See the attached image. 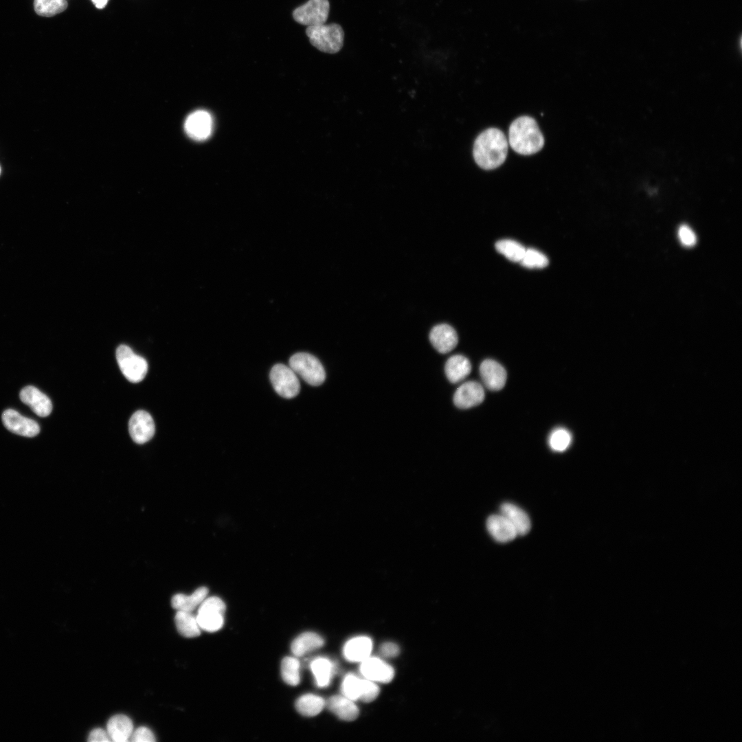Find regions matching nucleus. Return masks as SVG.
Instances as JSON below:
<instances>
[{"mask_svg":"<svg viewBox=\"0 0 742 742\" xmlns=\"http://www.w3.org/2000/svg\"><path fill=\"white\" fill-rule=\"evenodd\" d=\"M311 670L319 687L328 686L335 671L332 662L325 657H317L311 663Z\"/></svg>","mask_w":742,"mask_h":742,"instance_id":"obj_27","label":"nucleus"},{"mask_svg":"<svg viewBox=\"0 0 742 742\" xmlns=\"http://www.w3.org/2000/svg\"><path fill=\"white\" fill-rule=\"evenodd\" d=\"M429 340L438 352L445 354L456 348L458 339L456 331L452 326L441 324L432 328L429 333Z\"/></svg>","mask_w":742,"mask_h":742,"instance_id":"obj_15","label":"nucleus"},{"mask_svg":"<svg viewBox=\"0 0 742 742\" xmlns=\"http://www.w3.org/2000/svg\"><path fill=\"white\" fill-rule=\"evenodd\" d=\"M486 528L490 535L498 542H508L517 536L513 526L501 514L491 515L486 521Z\"/></svg>","mask_w":742,"mask_h":742,"instance_id":"obj_18","label":"nucleus"},{"mask_svg":"<svg viewBox=\"0 0 742 742\" xmlns=\"http://www.w3.org/2000/svg\"><path fill=\"white\" fill-rule=\"evenodd\" d=\"M342 695L352 701L364 702L374 701L379 693V688L374 682L361 679L353 674L347 675L341 684Z\"/></svg>","mask_w":742,"mask_h":742,"instance_id":"obj_7","label":"nucleus"},{"mask_svg":"<svg viewBox=\"0 0 742 742\" xmlns=\"http://www.w3.org/2000/svg\"><path fill=\"white\" fill-rule=\"evenodd\" d=\"M508 146L507 139L502 131L496 128H488L475 140L473 158L482 169L497 168L506 160Z\"/></svg>","mask_w":742,"mask_h":742,"instance_id":"obj_1","label":"nucleus"},{"mask_svg":"<svg viewBox=\"0 0 742 742\" xmlns=\"http://www.w3.org/2000/svg\"><path fill=\"white\" fill-rule=\"evenodd\" d=\"M270 380L275 391L282 397L291 398L300 390V381L294 371L289 366L278 363L271 370Z\"/></svg>","mask_w":742,"mask_h":742,"instance_id":"obj_8","label":"nucleus"},{"mask_svg":"<svg viewBox=\"0 0 742 742\" xmlns=\"http://www.w3.org/2000/svg\"><path fill=\"white\" fill-rule=\"evenodd\" d=\"M225 609V604L220 598H206L199 606L196 616L201 629L214 632L221 629L224 624Z\"/></svg>","mask_w":742,"mask_h":742,"instance_id":"obj_5","label":"nucleus"},{"mask_svg":"<svg viewBox=\"0 0 742 742\" xmlns=\"http://www.w3.org/2000/svg\"><path fill=\"white\" fill-rule=\"evenodd\" d=\"M300 662L293 657H284L281 663V675L283 681L290 686H297L300 682Z\"/></svg>","mask_w":742,"mask_h":742,"instance_id":"obj_30","label":"nucleus"},{"mask_svg":"<svg viewBox=\"0 0 742 742\" xmlns=\"http://www.w3.org/2000/svg\"><path fill=\"white\" fill-rule=\"evenodd\" d=\"M95 4V7L101 9L103 8L107 3L108 0H91Z\"/></svg>","mask_w":742,"mask_h":742,"instance_id":"obj_38","label":"nucleus"},{"mask_svg":"<svg viewBox=\"0 0 742 742\" xmlns=\"http://www.w3.org/2000/svg\"><path fill=\"white\" fill-rule=\"evenodd\" d=\"M178 632L186 638H194L201 634V628L192 612L178 610L175 616Z\"/></svg>","mask_w":742,"mask_h":742,"instance_id":"obj_26","label":"nucleus"},{"mask_svg":"<svg viewBox=\"0 0 742 742\" xmlns=\"http://www.w3.org/2000/svg\"><path fill=\"white\" fill-rule=\"evenodd\" d=\"M508 143L516 153L529 155L543 148L544 138L535 120L524 115L519 117L510 124Z\"/></svg>","mask_w":742,"mask_h":742,"instance_id":"obj_2","label":"nucleus"},{"mask_svg":"<svg viewBox=\"0 0 742 742\" xmlns=\"http://www.w3.org/2000/svg\"><path fill=\"white\" fill-rule=\"evenodd\" d=\"M522 266L529 269H541L548 265V258L541 252L535 249H526L519 262Z\"/></svg>","mask_w":742,"mask_h":742,"instance_id":"obj_33","label":"nucleus"},{"mask_svg":"<svg viewBox=\"0 0 742 742\" xmlns=\"http://www.w3.org/2000/svg\"><path fill=\"white\" fill-rule=\"evenodd\" d=\"M116 359L122 374L129 381L138 383L142 381L148 372V363L144 358L134 353L126 345H120L116 350Z\"/></svg>","mask_w":742,"mask_h":742,"instance_id":"obj_6","label":"nucleus"},{"mask_svg":"<svg viewBox=\"0 0 742 742\" xmlns=\"http://www.w3.org/2000/svg\"><path fill=\"white\" fill-rule=\"evenodd\" d=\"M484 399V390L476 381H467L460 385L453 395L455 405L468 409L480 404Z\"/></svg>","mask_w":742,"mask_h":742,"instance_id":"obj_13","label":"nucleus"},{"mask_svg":"<svg viewBox=\"0 0 742 742\" xmlns=\"http://www.w3.org/2000/svg\"><path fill=\"white\" fill-rule=\"evenodd\" d=\"M306 34L311 45L325 53L335 54L344 44V32L337 23L308 26Z\"/></svg>","mask_w":742,"mask_h":742,"instance_id":"obj_3","label":"nucleus"},{"mask_svg":"<svg viewBox=\"0 0 742 742\" xmlns=\"http://www.w3.org/2000/svg\"><path fill=\"white\" fill-rule=\"evenodd\" d=\"M89 742H109L111 741L106 730L102 728H95L91 731L88 737Z\"/></svg>","mask_w":742,"mask_h":742,"instance_id":"obj_36","label":"nucleus"},{"mask_svg":"<svg viewBox=\"0 0 742 742\" xmlns=\"http://www.w3.org/2000/svg\"><path fill=\"white\" fill-rule=\"evenodd\" d=\"M130 741L133 742H154L156 740L154 734L148 728L141 726L133 730Z\"/></svg>","mask_w":742,"mask_h":742,"instance_id":"obj_34","label":"nucleus"},{"mask_svg":"<svg viewBox=\"0 0 742 742\" xmlns=\"http://www.w3.org/2000/svg\"><path fill=\"white\" fill-rule=\"evenodd\" d=\"M549 445L555 451H563L571 444L572 436L565 429L558 428L554 429L550 435Z\"/></svg>","mask_w":742,"mask_h":742,"instance_id":"obj_32","label":"nucleus"},{"mask_svg":"<svg viewBox=\"0 0 742 742\" xmlns=\"http://www.w3.org/2000/svg\"><path fill=\"white\" fill-rule=\"evenodd\" d=\"M325 706L341 720L353 721L359 715V709L353 701L343 695L330 697Z\"/></svg>","mask_w":742,"mask_h":742,"instance_id":"obj_21","label":"nucleus"},{"mask_svg":"<svg viewBox=\"0 0 742 742\" xmlns=\"http://www.w3.org/2000/svg\"><path fill=\"white\" fill-rule=\"evenodd\" d=\"M67 8L66 0H34L35 12L42 16H53L63 12Z\"/></svg>","mask_w":742,"mask_h":742,"instance_id":"obj_31","label":"nucleus"},{"mask_svg":"<svg viewBox=\"0 0 742 742\" xmlns=\"http://www.w3.org/2000/svg\"><path fill=\"white\" fill-rule=\"evenodd\" d=\"M445 371L449 381L456 383L464 380L470 374L471 364L466 357L455 355L447 359Z\"/></svg>","mask_w":742,"mask_h":742,"instance_id":"obj_23","label":"nucleus"},{"mask_svg":"<svg viewBox=\"0 0 742 742\" xmlns=\"http://www.w3.org/2000/svg\"><path fill=\"white\" fill-rule=\"evenodd\" d=\"M1 418L5 428L15 434L32 438L40 432L39 425L35 420L23 416L14 409L4 411Z\"/></svg>","mask_w":742,"mask_h":742,"instance_id":"obj_11","label":"nucleus"},{"mask_svg":"<svg viewBox=\"0 0 742 742\" xmlns=\"http://www.w3.org/2000/svg\"><path fill=\"white\" fill-rule=\"evenodd\" d=\"M324 644L323 638L313 632H305L298 636L291 644L294 655L302 657L321 648Z\"/></svg>","mask_w":742,"mask_h":742,"instance_id":"obj_25","label":"nucleus"},{"mask_svg":"<svg viewBox=\"0 0 742 742\" xmlns=\"http://www.w3.org/2000/svg\"><path fill=\"white\" fill-rule=\"evenodd\" d=\"M208 589L205 587L196 589L192 594H177L171 599V605L176 610L192 612L206 598Z\"/></svg>","mask_w":742,"mask_h":742,"instance_id":"obj_24","label":"nucleus"},{"mask_svg":"<svg viewBox=\"0 0 742 742\" xmlns=\"http://www.w3.org/2000/svg\"><path fill=\"white\" fill-rule=\"evenodd\" d=\"M187 135L194 140L203 141L207 139L213 129V120L206 111L198 110L190 114L184 123Z\"/></svg>","mask_w":742,"mask_h":742,"instance_id":"obj_10","label":"nucleus"},{"mask_svg":"<svg viewBox=\"0 0 742 742\" xmlns=\"http://www.w3.org/2000/svg\"><path fill=\"white\" fill-rule=\"evenodd\" d=\"M480 374L485 386L493 391L500 390L506 381L504 368L493 359H486L480 366Z\"/></svg>","mask_w":742,"mask_h":742,"instance_id":"obj_16","label":"nucleus"},{"mask_svg":"<svg viewBox=\"0 0 742 742\" xmlns=\"http://www.w3.org/2000/svg\"><path fill=\"white\" fill-rule=\"evenodd\" d=\"M372 642L366 636H358L349 640L344 645L343 654L345 658L353 662H362L370 657Z\"/></svg>","mask_w":742,"mask_h":742,"instance_id":"obj_20","label":"nucleus"},{"mask_svg":"<svg viewBox=\"0 0 742 742\" xmlns=\"http://www.w3.org/2000/svg\"><path fill=\"white\" fill-rule=\"evenodd\" d=\"M289 367L311 385L317 386L325 381L326 373L322 364L311 354L298 352L293 355L289 359Z\"/></svg>","mask_w":742,"mask_h":742,"instance_id":"obj_4","label":"nucleus"},{"mask_svg":"<svg viewBox=\"0 0 742 742\" xmlns=\"http://www.w3.org/2000/svg\"><path fill=\"white\" fill-rule=\"evenodd\" d=\"M19 397L21 401L38 416L46 417L52 412V403L50 399L34 386L28 385L23 388Z\"/></svg>","mask_w":742,"mask_h":742,"instance_id":"obj_17","label":"nucleus"},{"mask_svg":"<svg viewBox=\"0 0 742 742\" xmlns=\"http://www.w3.org/2000/svg\"><path fill=\"white\" fill-rule=\"evenodd\" d=\"M381 653L386 657H394L399 653V648L393 642H385L380 647Z\"/></svg>","mask_w":742,"mask_h":742,"instance_id":"obj_37","label":"nucleus"},{"mask_svg":"<svg viewBox=\"0 0 742 742\" xmlns=\"http://www.w3.org/2000/svg\"><path fill=\"white\" fill-rule=\"evenodd\" d=\"M500 514L513 526L517 535H524L530 530V519L528 515L517 506L511 503H504L500 507Z\"/></svg>","mask_w":742,"mask_h":742,"instance_id":"obj_22","label":"nucleus"},{"mask_svg":"<svg viewBox=\"0 0 742 742\" xmlns=\"http://www.w3.org/2000/svg\"><path fill=\"white\" fill-rule=\"evenodd\" d=\"M680 242L686 247H692L697 242V238L693 230L687 225H682L678 230Z\"/></svg>","mask_w":742,"mask_h":742,"instance_id":"obj_35","label":"nucleus"},{"mask_svg":"<svg viewBox=\"0 0 742 742\" xmlns=\"http://www.w3.org/2000/svg\"><path fill=\"white\" fill-rule=\"evenodd\" d=\"M325 704V701L321 697L313 694H306L301 696L296 701L295 708L303 716L314 717L320 713Z\"/></svg>","mask_w":742,"mask_h":742,"instance_id":"obj_28","label":"nucleus"},{"mask_svg":"<svg viewBox=\"0 0 742 742\" xmlns=\"http://www.w3.org/2000/svg\"><path fill=\"white\" fill-rule=\"evenodd\" d=\"M106 731L111 741H128L133 732V722L124 715H115L108 721Z\"/></svg>","mask_w":742,"mask_h":742,"instance_id":"obj_19","label":"nucleus"},{"mask_svg":"<svg viewBox=\"0 0 742 742\" xmlns=\"http://www.w3.org/2000/svg\"><path fill=\"white\" fill-rule=\"evenodd\" d=\"M128 431L135 442L144 444L148 442L153 437L155 431L152 416L146 411L135 412L129 420Z\"/></svg>","mask_w":742,"mask_h":742,"instance_id":"obj_12","label":"nucleus"},{"mask_svg":"<svg viewBox=\"0 0 742 742\" xmlns=\"http://www.w3.org/2000/svg\"><path fill=\"white\" fill-rule=\"evenodd\" d=\"M0 173H1V168H0Z\"/></svg>","mask_w":742,"mask_h":742,"instance_id":"obj_39","label":"nucleus"},{"mask_svg":"<svg viewBox=\"0 0 742 742\" xmlns=\"http://www.w3.org/2000/svg\"><path fill=\"white\" fill-rule=\"evenodd\" d=\"M330 11L328 0H308L293 12L294 20L300 24L313 26L324 24Z\"/></svg>","mask_w":742,"mask_h":742,"instance_id":"obj_9","label":"nucleus"},{"mask_svg":"<svg viewBox=\"0 0 742 742\" xmlns=\"http://www.w3.org/2000/svg\"><path fill=\"white\" fill-rule=\"evenodd\" d=\"M495 248L499 254L515 262L521 261L526 249L521 244L510 239L497 241Z\"/></svg>","mask_w":742,"mask_h":742,"instance_id":"obj_29","label":"nucleus"},{"mask_svg":"<svg viewBox=\"0 0 742 742\" xmlns=\"http://www.w3.org/2000/svg\"><path fill=\"white\" fill-rule=\"evenodd\" d=\"M360 671L366 679L382 683L390 682L394 675L390 665L375 657H368L362 661Z\"/></svg>","mask_w":742,"mask_h":742,"instance_id":"obj_14","label":"nucleus"}]
</instances>
